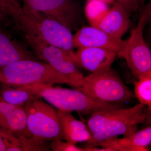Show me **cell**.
I'll use <instances>...</instances> for the list:
<instances>
[{
    "label": "cell",
    "instance_id": "cell-6",
    "mask_svg": "<svg viewBox=\"0 0 151 151\" xmlns=\"http://www.w3.org/2000/svg\"><path fill=\"white\" fill-rule=\"evenodd\" d=\"M28 130L32 136L42 140L64 139L58 110L36 97L23 106Z\"/></svg>",
    "mask_w": 151,
    "mask_h": 151
},
{
    "label": "cell",
    "instance_id": "cell-13",
    "mask_svg": "<svg viewBox=\"0 0 151 151\" xmlns=\"http://www.w3.org/2000/svg\"><path fill=\"white\" fill-rule=\"evenodd\" d=\"M151 143V127L137 131L128 137H113L98 143L96 146L112 151H147Z\"/></svg>",
    "mask_w": 151,
    "mask_h": 151
},
{
    "label": "cell",
    "instance_id": "cell-24",
    "mask_svg": "<svg viewBox=\"0 0 151 151\" xmlns=\"http://www.w3.org/2000/svg\"><path fill=\"white\" fill-rule=\"evenodd\" d=\"M84 150L86 151H112L110 149L103 147L100 148L92 146H87L86 147L84 148Z\"/></svg>",
    "mask_w": 151,
    "mask_h": 151
},
{
    "label": "cell",
    "instance_id": "cell-21",
    "mask_svg": "<svg viewBox=\"0 0 151 151\" xmlns=\"http://www.w3.org/2000/svg\"><path fill=\"white\" fill-rule=\"evenodd\" d=\"M21 6L20 0H0V12L6 17Z\"/></svg>",
    "mask_w": 151,
    "mask_h": 151
},
{
    "label": "cell",
    "instance_id": "cell-5",
    "mask_svg": "<svg viewBox=\"0 0 151 151\" xmlns=\"http://www.w3.org/2000/svg\"><path fill=\"white\" fill-rule=\"evenodd\" d=\"M76 89L103 103L120 105L134 98V94L113 69L91 73L82 78Z\"/></svg>",
    "mask_w": 151,
    "mask_h": 151
},
{
    "label": "cell",
    "instance_id": "cell-19",
    "mask_svg": "<svg viewBox=\"0 0 151 151\" xmlns=\"http://www.w3.org/2000/svg\"><path fill=\"white\" fill-rule=\"evenodd\" d=\"M137 79L134 81L135 96L140 104L151 110V72L141 76Z\"/></svg>",
    "mask_w": 151,
    "mask_h": 151
},
{
    "label": "cell",
    "instance_id": "cell-16",
    "mask_svg": "<svg viewBox=\"0 0 151 151\" xmlns=\"http://www.w3.org/2000/svg\"><path fill=\"white\" fill-rule=\"evenodd\" d=\"M27 59L31 58L27 52L0 30V68Z\"/></svg>",
    "mask_w": 151,
    "mask_h": 151
},
{
    "label": "cell",
    "instance_id": "cell-4",
    "mask_svg": "<svg viewBox=\"0 0 151 151\" xmlns=\"http://www.w3.org/2000/svg\"><path fill=\"white\" fill-rule=\"evenodd\" d=\"M0 82L3 85L11 86L70 85L67 78L51 65L31 59L22 60L0 68Z\"/></svg>",
    "mask_w": 151,
    "mask_h": 151
},
{
    "label": "cell",
    "instance_id": "cell-8",
    "mask_svg": "<svg viewBox=\"0 0 151 151\" xmlns=\"http://www.w3.org/2000/svg\"><path fill=\"white\" fill-rule=\"evenodd\" d=\"M148 4L137 25L131 32V36L124 47L116 54L126 60L132 74L137 79L151 72V52L143 37V28L150 14Z\"/></svg>",
    "mask_w": 151,
    "mask_h": 151
},
{
    "label": "cell",
    "instance_id": "cell-27",
    "mask_svg": "<svg viewBox=\"0 0 151 151\" xmlns=\"http://www.w3.org/2000/svg\"><path fill=\"white\" fill-rule=\"evenodd\" d=\"M138 4H139V7L140 6H142L144 4L145 0H137Z\"/></svg>",
    "mask_w": 151,
    "mask_h": 151
},
{
    "label": "cell",
    "instance_id": "cell-22",
    "mask_svg": "<svg viewBox=\"0 0 151 151\" xmlns=\"http://www.w3.org/2000/svg\"><path fill=\"white\" fill-rule=\"evenodd\" d=\"M116 2L124 7L130 13L136 12L139 7L137 0H116Z\"/></svg>",
    "mask_w": 151,
    "mask_h": 151
},
{
    "label": "cell",
    "instance_id": "cell-12",
    "mask_svg": "<svg viewBox=\"0 0 151 151\" xmlns=\"http://www.w3.org/2000/svg\"><path fill=\"white\" fill-rule=\"evenodd\" d=\"M0 131L32 137L27 127V115L23 106L0 102Z\"/></svg>",
    "mask_w": 151,
    "mask_h": 151
},
{
    "label": "cell",
    "instance_id": "cell-20",
    "mask_svg": "<svg viewBox=\"0 0 151 151\" xmlns=\"http://www.w3.org/2000/svg\"><path fill=\"white\" fill-rule=\"evenodd\" d=\"M51 148L54 151H84V148L79 147L76 145L62 140L56 139L52 141Z\"/></svg>",
    "mask_w": 151,
    "mask_h": 151
},
{
    "label": "cell",
    "instance_id": "cell-9",
    "mask_svg": "<svg viewBox=\"0 0 151 151\" xmlns=\"http://www.w3.org/2000/svg\"><path fill=\"white\" fill-rule=\"evenodd\" d=\"M22 5L24 9L56 21L71 31L78 24L79 8L74 0H22Z\"/></svg>",
    "mask_w": 151,
    "mask_h": 151
},
{
    "label": "cell",
    "instance_id": "cell-7",
    "mask_svg": "<svg viewBox=\"0 0 151 151\" xmlns=\"http://www.w3.org/2000/svg\"><path fill=\"white\" fill-rule=\"evenodd\" d=\"M27 40L38 56L65 76L70 86L78 88L81 86L83 74L78 71L75 53L50 44L41 39L25 36Z\"/></svg>",
    "mask_w": 151,
    "mask_h": 151
},
{
    "label": "cell",
    "instance_id": "cell-18",
    "mask_svg": "<svg viewBox=\"0 0 151 151\" xmlns=\"http://www.w3.org/2000/svg\"><path fill=\"white\" fill-rule=\"evenodd\" d=\"M110 10L108 4L102 0H88L85 13L92 26L97 28Z\"/></svg>",
    "mask_w": 151,
    "mask_h": 151
},
{
    "label": "cell",
    "instance_id": "cell-11",
    "mask_svg": "<svg viewBox=\"0 0 151 151\" xmlns=\"http://www.w3.org/2000/svg\"><path fill=\"white\" fill-rule=\"evenodd\" d=\"M116 55L113 50L100 47L79 48L75 53L78 65L91 73H100L110 69Z\"/></svg>",
    "mask_w": 151,
    "mask_h": 151
},
{
    "label": "cell",
    "instance_id": "cell-1",
    "mask_svg": "<svg viewBox=\"0 0 151 151\" xmlns=\"http://www.w3.org/2000/svg\"><path fill=\"white\" fill-rule=\"evenodd\" d=\"M145 105L140 103L128 108L99 111L91 114L87 126L92 136L88 146H96L107 139L123 135L128 137L138 131L147 119Z\"/></svg>",
    "mask_w": 151,
    "mask_h": 151
},
{
    "label": "cell",
    "instance_id": "cell-26",
    "mask_svg": "<svg viewBox=\"0 0 151 151\" xmlns=\"http://www.w3.org/2000/svg\"><path fill=\"white\" fill-rule=\"evenodd\" d=\"M107 4H114L115 2V0H102Z\"/></svg>",
    "mask_w": 151,
    "mask_h": 151
},
{
    "label": "cell",
    "instance_id": "cell-3",
    "mask_svg": "<svg viewBox=\"0 0 151 151\" xmlns=\"http://www.w3.org/2000/svg\"><path fill=\"white\" fill-rule=\"evenodd\" d=\"M37 97L43 99L58 110L73 111L82 115H91L99 111L122 108L121 105L103 103L95 100L78 89H73L53 85H31Z\"/></svg>",
    "mask_w": 151,
    "mask_h": 151
},
{
    "label": "cell",
    "instance_id": "cell-15",
    "mask_svg": "<svg viewBox=\"0 0 151 151\" xmlns=\"http://www.w3.org/2000/svg\"><path fill=\"white\" fill-rule=\"evenodd\" d=\"M58 113L64 139L75 145L79 142H87L92 139V135L87 125L76 119L71 112L58 110Z\"/></svg>",
    "mask_w": 151,
    "mask_h": 151
},
{
    "label": "cell",
    "instance_id": "cell-14",
    "mask_svg": "<svg viewBox=\"0 0 151 151\" xmlns=\"http://www.w3.org/2000/svg\"><path fill=\"white\" fill-rule=\"evenodd\" d=\"M129 14L124 7L115 2L97 28L113 37L121 39L131 25Z\"/></svg>",
    "mask_w": 151,
    "mask_h": 151
},
{
    "label": "cell",
    "instance_id": "cell-10",
    "mask_svg": "<svg viewBox=\"0 0 151 151\" xmlns=\"http://www.w3.org/2000/svg\"><path fill=\"white\" fill-rule=\"evenodd\" d=\"M127 42L113 37L98 28L92 26L81 28L72 38L73 47H100L111 50L116 54Z\"/></svg>",
    "mask_w": 151,
    "mask_h": 151
},
{
    "label": "cell",
    "instance_id": "cell-17",
    "mask_svg": "<svg viewBox=\"0 0 151 151\" xmlns=\"http://www.w3.org/2000/svg\"><path fill=\"white\" fill-rule=\"evenodd\" d=\"M0 97L6 103L17 106H22L37 97L30 85L11 86L4 85Z\"/></svg>",
    "mask_w": 151,
    "mask_h": 151
},
{
    "label": "cell",
    "instance_id": "cell-2",
    "mask_svg": "<svg viewBox=\"0 0 151 151\" xmlns=\"http://www.w3.org/2000/svg\"><path fill=\"white\" fill-rule=\"evenodd\" d=\"M24 36L37 37L50 44L65 50H72L71 31L56 21L24 9L21 7L10 15Z\"/></svg>",
    "mask_w": 151,
    "mask_h": 151
},
{
    "label": "cell",
    "instance_id": "cell-23",
    "mask_svg": "<svg viewBox=\"0 0 151 151\" xmlns=\"http://www.w3.org/2000/svg\"><path fill=\"white\" fill-rule=\"evenodd\" d=\"M8 134L6 132L0 131V151H7L9 140Z\"/></svg>",
    "mask_w": 151,
    "mask_h": 151
},
{
    "label": "cell",
    "instance_id": "cell-25",
    "mask_svg": "<svg viewBox=\"0 0 151 151\" xmlns=\"http://www.w3.org/2000/svg\"><path fill=\"white\" fill-rule=\"evenodd\" d=\"M8 17L0 12V24L3 23L6 21Z\"/></svg>",
    "mask_w": 151,
    "mask_h": 151
}]
</instances>
